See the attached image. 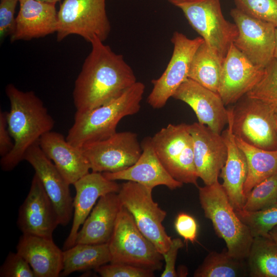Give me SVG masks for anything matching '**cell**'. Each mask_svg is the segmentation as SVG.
I'll return each mask as SVG.
<instances>
[{
	"instance_id": "cell-45",
	"label": "cell",
	"mask_w": 277,
	"mask_h": 277,
	"mask_svg": "<svg viewBox=\"0 0 277 277\" xmlns=\"http://www.w3.org/2000/svg\"><path fill=\"white\" fill-rule=\"evenodd\" d=\"M169 2L171 3L173 0H168Z\"/></svg>"
},
{
	"instance_id": "cell-34",
	"label": "cell",
	"mask_w": 277,
	"mask_h": 277,
	"mask_svg": "<svg viewBox=\"0 0 277 277\" xmlns=\"http://www.w3.org/2000/svg\"><path fill=\"white\" fill-rule=\"evenodd\" d=\"M236 8L277 28V0H233Z\"/></svg>"
},
{
	"instance_id": "cell-37",
	"label": "cell",
	"mask_w": 277,
	"mask_h": 277,
	"mask_svg": "<svg viewBox=\"0 0 277 277\" xmlns=\"http://www.w3.org/2000/svg\"><path fill=\"white\" fill-rule=\"evenodd\" d=\"M19 0H1L0 2V38L4 39L13 32L15 17V8Z\"/></svg>"
},
{
	"instance_id": "cell-20",
	"label": "cell",
	"mask_w": 277,
	"mask_h": 277,
	"mask_svg": "<svg viewBox=\"0 0 277 277\" xmlns=\"http://www.w3.org/2000/svg\"><path fill=\"white\" fill-rule=\"evenodd\" d=\"M142 152L132 166L116 172H103L111 181L124 180L139 183L153 189L163 185L170 190L181 187L183 184L175 180L164 167L153 147L151 137L144 138L141 143Z\"/></svg>"
},
{
	"instance_id": "cell-42",
	"label": "cell",
	"mask_w": 277,
	"mask_h": 277,
	"mask_svg": "<svg viewBox=\"0 0 277 277\" xmlns=\"http://www.w3.org/2000/svg\"><path fill=\"white\" fill-rule=\"evenodd\" d=\"M273 58L277 61V28H275V47L273 54Z\"/></svg>"
},
{
	"instance_id": "cell-38",
	"label": "cell",
	"mask_w": 277,
	"mask_h": 277,
	"mask_svg": "<svg viewBox=\"0 0 277 277\" xmlns=\"http://www.w3.org/2000/svg\"><path fill=\"white\" fill-rule=\"evenodd\" d=\"M174 227L177 233L185 242L193 243L196 241L198 225L193 216L185 212L179 213L176 217Z\"/></svg>"
},
{
	"instance_id": "cell-43",
	"label": "cell",
	"mask_w": 277,
	"mask_h": 277,
	"mask_svg": "<svg viewBox=\"0 0 277 277\" xmlns=\"http://www.w3.org/2000/svg\"><path fill=\"white\" fill-rule=\"evenodd\" d=\"M272 105H273V115H274V117L275 120L276 128V130H277V104H272Z\"/></svg>"
},
{
	"instance_id": "cell-13",
	"label": "cell",
	"mask_w": 277,
	"mask_h": 277,
	"mask_svg": "<svg viewBox=\"0 0 277 277\" xmlns=\"http://www.w3.org/2000/svg\"><path fill=\"white\" fill-rule=\"evenodd\" d=\"M230 15L238 30L233 44L254 65L264 69L273 59L276 27L237 8Z\"/></svg>"
},
{
	"instance_id": "cell-17",
	"label": "cell",
	"mask_w": 277,
	"mask_h": 277,
	"mask_svg": "<svg viewBox=\"0 0 277 277\" xmlns=\"http://www.w3.org/2000/svg\"><path fill=\"white\" fill-rule=\"evenodd\" d=\"M190 132L199 178L205 185H211L218 181L226 161L227 150L224 138L222 134L199 122L190 125Z\"/></svg>"
},
{
	"instance_id": "cell-4",
	"label": "cell",
	"mask_w": 277,
	"mask_h": 277,
	"mask_svg": "<svg viewBox=\"0 0 277 277\" xmlns=\"http://www.w3.org/2000/svg\"><path fill=\"white\" fill-rule=\"evenodd\" d=\"M198 189L204 215L211 221L216 235L225 241L229 254L246 260L253 237L231 205L222 184L217 181Z\"/></svg>"
},
{
	"instance_id": "cell-40",
	"label": "cell",
	"mask_w": 277,
	"mask_h": 277,
	"mask_svg": "<svg viewBox=\"0 0 277 277\" xmlns=\"http://www.w3.org/2000/svg\"><path fill=\"white\" fill-rule=\"evenodd\" d=\"M13 140L8 129L6 112L0 111V155L3 157L13 148Z\"/></svg>"
},
{
	"instance_id": "cell-29",
	"label": "cell",
	"mask_w": 277,
	"mask_h": 277,
	"mask_svg": "<svg viewBox=\"0 0 277 277\" xmlns=\"http://www.w3.org/2000/svg\"><path fill=\"white\" fill-rule=\"evenodd\" d=\"M246 260L249 276L277 277V244L269 236L253 238Z\"/></svg>"
},
{
	"instance_id": "cell-19",
	"label": "cell",
	"mask_w": 277,
	"mask_h": 277,
	"mask_svg": "<svg viewBox=\"0 0 277 277\" xmlns=\"http://www.w3.org/2000/svg\"><path fill=\"white\" fill-rule=\"evenodd\" d=\"M75 195L73 200L72 227L63 245V250L75 244L77 234L90 213L96 201L103 195L118 192L121 185L106 178L102 173L93 172L85 175L73 185Z\"/></svg>"
},
{
	"instance_id": "cell-6",
	"label": "cell",
	"mask_w": 277,
	"mask_h": 277,
	"mask_svg": "<svg viewBox=\"0 0 277 277\" xmlns=\"http://www.w3.org/2000/svg\"><path fill=\"white\" fill-rule=\"evenodd\" d=\"M108 245L112 263H124L151 270L162 268L163 255L139 230L122 205Z\"/></svg>"
},
{
	"instance_id": "cell-39",
	"label": "cell",
	"mask_w": 277,
	"mask_h": 277,
	"mask_svg": "<svg viewBox=\"0 0 277 277\" xmlns=\"http://www.w3.org/2000/svg\"><path fill=\"white\" fill-rule=\"evenodd\" d=\"M183 246L184 243L180 238L172 239L169 249L163 254L165 265L161 277L178 276L177 271L175 270V262L178 251Z\"/></svg>"
},
{
	"instance_id": "cell-26",
	"label": "cell",
	"mask_w": 277,
	"mask_h": 277,
	"mask_svg": "<svg viewBox=\"0 0 277 277\" xmlns=\"http://www.w3.org/2000/svg\"><path fill=\"white\" fill-rule=\"evenodd\" d=\"M110 262L108 243L75 244L63 250V269L61 275L66 276L76 271L95 270Z\"/></svg>"
},
{
	"instance_id": "cell-25",
	"label": "cell",
	"mask_w": 277,
	"mask_h": 277,
	"mask_svg": "<svg viewBox=\"0 0 277 277\" xmlns=\"http://www.w3.org/2000/svg\"><path fill=\"white\" fill-rule=\"evenodd\" d=\"M16 252L29 263L35 277H58L63 269V250L52 238L23 234Z\"/></svg>"
},
{
	"instance_id": "cell-30",
	"label": "cell",
	"mask_w": 277,
	"mask_h": 277,
	"mask_svg": "<svg viewBox=\"0 0 277 277\" xmlns=\"http://www.w3.org/2000/svg\"><path fill=\"white\" fill-rule=\"evenodd\" d=\"M246 260L230 255L227 248L210 252L195 270L194 277H243L249 275Z\"/></svg>"
},
{
	"instance_id": "cell-16",
	"label": "cell",
	"mask_w": 277,
	"mask_h": 277,
	"mask_svg": "<svg viewBox=\"0 0 277 277\" xmlns=\"http://www.w3.org/2000/svg\"><path fill=\"white\" fill-rule=\"evenodd\" d=\"M17 226L23 234L52 238L60 225L52 203L35 173L29 192L20 206Z\"/></svg>"
},
{
	"instance_id": "cell-8",
	"label": "cell",
	"mask_w": 277,
	"mask_h": 277,
	"mask_svg": "<svg viewBox=\"0 0 277 277\" xmlns=\"http://www.w3.org/2000/svg\"><path fill=\"white\" fill-rule=\"evenodd\" d=\"M151 139L157 156L169 174L183 184L198 187L190 125L169 124Z\"/></svg>"
},
{
	"instance_id": "cell-28",
	"label": "cell",
	"mask_w": 277,
	"mask_h": 277,
	"mask_svg": "<svg viewBox=\"0 0 277 277\" xmlns=\"http://www.w3.org/2000/svg\"><path fill=\"white\" fill-rule=\"evenodd\" d=\"M223 61L204 41L194 55L188 78L217 93Z\"/></svg>"
},
{
	"instance_id": "cell-1",
	"label": "cell",
	"mask_w": 277,
	"mask_h": 277,
	"mask_svg": "<svg viewBox=\"0 0 277 277\" xmlns=\"http://www.w3.org/2000/svg\"><path fill=\"white\" fill-rule=\"evenodd\" d=\"M89 43L91 50L75 81L73 91L74 104L80 112L109 103L137 82L123 55L114 52L96 36Z\"/></svg>"
},
{
	"instance_id": "cell-12",
	"label": "cell",
	"mask_w": 277,
	"mask_h": 277,
	"mask_svg": "<svg viewBox=\"0 0 277 277\" xmlns=\"http://www.w3.org/2000/svg\"><path fill=\"white\" fill-rule=\"evenodd\" d=\"M90 169L96 172H116L133 165L142 152L136 133L116 132L110 137L82 147Z\"/></svg>"
},
{
	"instance_id": "cell-23",
	"label": "cell",
	"mask_w": 277,
	"mask_h": 277,
	"mask_svg": "<svg viewBox=\"0 0 277 277\" xmlns=\"http://www.w3.org/2000/svg\"><path fill=\"white\" fill-rule=\"evenodd\" d=\"M222 135L227 146V155L219 176L223 180L222 185L231 205L236 213H238L243 210L245 203L244 187L248 167L245 154L236 144L229 114L228 127Z\"/></svg>"
},
{
	"instance_id": "cell-41",
	"label": "cell",
	"mask_w": 277,
	"mask_h": 277,
	"mask_svg": "<svg viewBox=\"0 0 277 277\" xmlns=\"http://www.w3.org/2000/svg\"><path fill=\"white\" fill-rule=\"evenodd\" d=\"M269 235L277 244V225L271 230Z\"/></svg>"
},
{
	"instance_id": "cell-36",
	"label": "cell",
	"mask_w": 277,
	"mask_h": 277,
	"mask_svg": "<svg viewBox=\"0 0 277 277\" xmlns=\"http://www.w3.org/2000/svg\"><path fill=\"white\" fill-rule=\"evenodd\" d=\"M1 277H35L26 260L17 252H9L0 268Z\"/></svg>"
},
{
	"instance_id": "cell-32",
	"label": "cell",
	"mask_w": 277,
	"mask_h": 277,
	"mask_svg": "<svg viewBox=\"0 0 277 277\" xmlns=\"http://www.w3.org/2000/svg\"><path fill=\"white\" fill-rule=\"evenodd\" d=\"M236 213L253 238L269 236V232L277 225V204L259 211Z\"/></svg>"
},
{
	"instance_id": "cell-33",
	"label": "cell",
	"mask_w": 277,
	"mask_h": 277,
	"mask_svg": "<svg viewBox=\"0 0 277 277\" xmlns=\"http://www.w3.org/2000/svg\"><path fill=\"white\" fill-rule=\"evenodd\" d=\"M246 95L270 104H277V61L274 58L264 68L263 74Z\"/></svg>"
},
{
	"instance_id": "cell-21",
	"label": "cell",
	"mask_w": 277,
	"mask_h": 277,
	"mask_svg": "<svg viewBox=\"0 0 277 277\" xmlns=\"http://www.w3.org/2000/svg\"><path fill=\"white\" fill-rule=\"evenodd\" d=\"M19 9L10 36L11 43L43 37L56 32L55 5L37 0H19Z\"/></svg>"
},
{
	"instance_id": "cell-11",
	"label": "cell",
	"mask_w": 277,
	"mask_h": 277,
	"mask_svg": "<svg viewBox=\"0 0 277 277\" xmlns=\"http://www.w3.org/2000/svg\"><path fill=\"white\" fill-rule=\"evenodd\" d=\"M171 41L173 45L171 58L161 76L151 81L153 88L147 98L149 105L155 109L164 107L188 78L194 55L204 41L201 36L189 38L183 33L175 31Z\"/></svg>"
},
{
	"instance_id": "cell-15",
	"label": "cell",
	"mask_w": 277,
	"mask_h": 277,
	"mask_svg": "<svg viewBox=\"0 0 277 277\" xmlns=\"http://www.w3.org/2000/svg\"><path fill=\"white\" fill-rule=\"evenodd\" d=\"M264 70L232 44L223 63L217 91L225 106L236 103L249 92L261 80Z\"/></svg>"
},
{
	"instance_id": "cell-10",
	"label": "cell",
	"mask_w": 277,
	"mask_h": 277,
	"mask_svg": "<svg viewBox=\"0 0 277 277\" xmlns=\"http://www.w3.org/2000/svg\"><path fill=\"white\" fill-rule=\"evenodd\" d=\"M111 31L106 0H63L57 11L56 39L77 35L90 42L94 36L104 42Z\"/></svg>"
},
{
	"instance_id": "cell-35",
	"label": "cell",
	"mask_w": 277,
	"mask_h": 277,
	"mask_svg": "<svg viewBox=\"0 0 277 277\" xmlns=\"http://www.w3.org/2000/svg\"><path fill=\"white\" fill-rule=\"evenodd\" d=\"M102 277H153V271L124 263L103 265L94 270Z\"/></svg>"
},
{
	"instance_id": "cell-9",
	"label": "cell",
	"mask_w": 277,
	"mask_h": 277,
	"mask_svg": "<svg viewBox=\"0 0 277 277\" xmlns=\"http://www.w3.org/2000/svg\"><path fill=\"white\" fill-rule=\"evenodd\" d=\"M152 189L139 183L126 181L117 192L122 205L132 215L141 232L163 254L169 249L171 238L163 225L167 212L154 202Z\"/></svg>"
},
{
	"instance_id": "cell-31",
	"label": "cell",
	"mask_w": 277,
	"mask_h": 277,
	"mask_svg": "<svg viewBox=\"0 0 277 277\" xmlns=\"http://www.w3.org/2000/svg\"><path fill=\"white\" fill-rule=\"evenodd\" d=\"M277 204V174L255 185L246 195L243 210L252 212Z\"/></svg>"
},
{
	"instance_id": "cell-22",
	"label": "cell",
	"mask_w": 277,
	"mask_h": 277,
	"mask_svg": "<svg viewBox=\"0 0 277 277\" xmlns=\"http://www.w3.org/2000/svg\"><path fill=\"white\" fill-rule=\"evenodd\" d=\"M38 144L70 185H73L91 170L82 148L70 144L60 133L51 130L45 133Z\"/></svg>"
},
{
	"instance_id": "cell-14",
	"label": "cell",
	"mask_w": 277,
	"mask_h": 277,
	"mask_svg": "<svg viewBox=\"0 0 277 277\" xmlns=\"http://www.w3.org/2000/svg\"><path fill=\"white\" fill-rule=\"evenodd\" d=\"M33 168L57 213L60 225L66 226L73 214L70 185L54 163L44 153L38 143L26 151L24 160Z\"/></svg>"
},
{
	"instance_id": "cell-3",
	"label": "cell",
	"mask_w": 277,
	"mask_h": 277,
	"mask_svg": "<svg viewBox=\"0 0 277 277\" xmlns=\"http://www.w3.org/2000/svg\"><path fill=\"white\" fill-rule=\"evenodd\" d=\"M145 85L137 81L122 95L109 103L84 112L76 111L67 141L74 146L107 138L116 132L124 117L137 113L141 108Z\"/></svg>"
},
{
	"instance_id": "cell-24",
	"label": "cell",
	"mask_w": 277,
	"mask_h": 277,
	"mask_svg": "<svg viewBox=\"0 0 277 277\" xmlns=\"http://www.w3.org/2000/svg\"><path fill=\"white\" fill-rule=\"evenodd\" d=\"M121 207L117 192L102 196L80 229L75 244L108 243Z\"/></svg>"
},
{
	"instance_id": "cell-2",
	"label": "cell",
	"mask_w": 277,
	"mask_h": 277,
	"mask_svg": "<svg viewBox=\"0 0 277 277\" xmlns=\"http://www.w3.org/2000/svg\"><path fill=\"white\" fill-rule=\"evenodd\" d=\"M5 92L10 102L6 112L8 127L13 140L12 149L0 161L1 168L10 171L24 160L27 150L50 131L54 121L41 99L32 91H23L12 84Z\"/></svg>"
},
{
	"instance_id": "cell-7",
	"label": "cell",
	"mask_w": 277,
	"mask_h": 277,
	"mask_svg": "<svg viewBox=\"0 0 277 277\" xmlns=\"http://www.w3.org/2000/svg\"><path fill=\"white\" fill-rule=\"evenodd\" d=\"M228 109L235 136L261 149L277 150L272 104L245 95Z\"/></svg>"
},
{
	"instance_id": "cell-5",
	"label": "cell",
	"mask_w": 277,
	"mask_h": 277,
	"mask_svg": "<svg viewBox=\"0 0 277 277\" xmlns=\"http://www.w3.org/2000/svg\"><path fill=\"white\" fill-rule=\"evenodd\" d=\"M192 28L223 60L236 38V25L224 17L220 0H173Z\"/></svg>"
},
{
	"instance_id": "cell-18",
	"label": "cell",
	"mask_w": 277,
	"mask_h": 277,
	"mask_svg": "<svg viewBox=\"0 0 277 277\" xmlns=\"http://www.w3.org/2000/svg\"><path fill=\"white\" fill-rule=\"evenodd\" d=\"M172 97L188 105L194 112L198 122L221 134L229 120L220 95L188 78L178 88Z\"/></svg>"
},
{
	"instance_id": "cell-27",
	"label": "cell",
	"mask_w": 277,
	"mask_h": 277,
	"mask_svg": "<svg viewBox=\"0 0 277 277\" xmlns=\"http://www.w3.org/2000/svg\"><path fill=\"white\" fill-rule=\"evenodd\" d=\"M238 146L246 155L248 171L244 187L246 195L258 184L277 174V150H267L248 144L236 137Z\"/></svg>"
},
{
	"instance_id": "cell-44",
	"label": "cell",
	"mask_w": 277,
	"mask_h": 277,
	"mask_svg": "<svg viewBox=\"0 0 277 277\" xmlns=\"http://www.w3.org/2000/svg\"><path fill=\"white\" fill-rule=\"evenodd\" d=\"M37 1L56 5L57 3L60 2L62 0H37Z\"/></svg>"
}]
</instances>
